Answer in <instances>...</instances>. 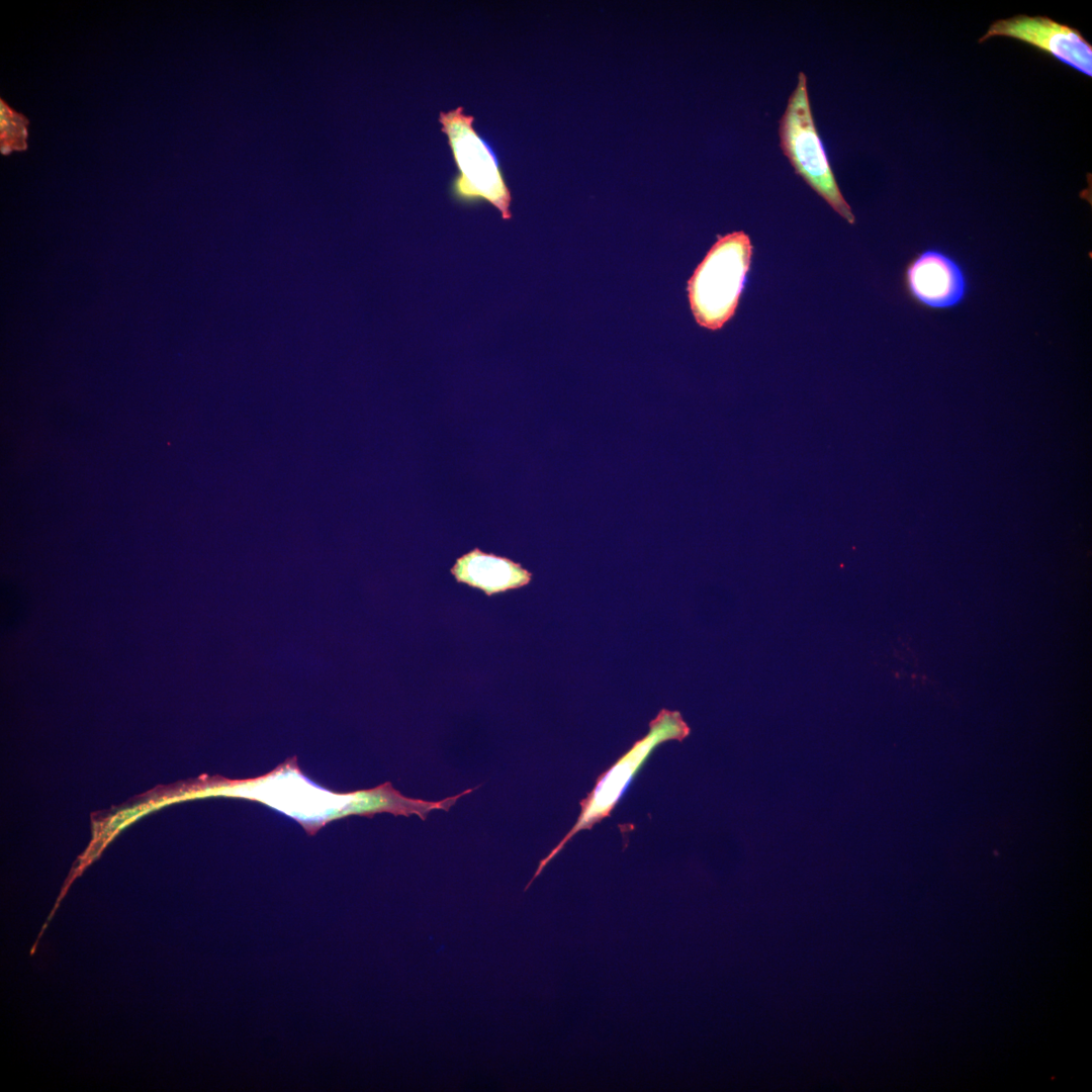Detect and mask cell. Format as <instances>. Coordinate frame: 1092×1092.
Returning a JSON list of instances; mask_svg holds the SVG:
<instances>
[{
	"label": "cell",
	"instance_id": "obj_7",
	"mask_svg": "<svg viewBox=\"0 0 1092 1092\" xmlns=\"http://www.w3.org/2000/svg\"><path fill=\"white\" fill-rule=\"evenodd\" d=\"M450 571L457 582L478 588L488 597L527 585L532 578L520 563L479 548L457 558Z\"/></svg>",
	"mask_w": 1092,
	"mask_h": 1092
},
{
	"label": "cell",
	"instance_id": "obj_1",
	"mask_svg": "<svg viewBox=\"0 0 1092 1092\" xmlns=\"http://www.w3.org/2000/svg\"><path fill=\"white\" fill-rule=\"evenodd\" d=\"M752 257L747 234L720 237L688 283L696 322L709 330L721 329L734 314L745 288Z\"/></svg>",
	"mask_w": 1092,
	"mask_h": 1092
},
{
	"label": "cell",
	"instance_id": "obj_8",
	"mask_svg": "<svg viewBox=\"0 0 1092 1092\" xmlns=\"http://www.w3.org/2000/svg\"><path fill=\"white\" fill-rule=\"evenodd\" d=\"M27 120L1 100V151L3 154L25 148Z\"/></svg>",
	"mask_w": 1092,
	"mask_h": 1092
},
{
	"label": "cell",
	"instance_id": "obj_6",
	"mask_svg": "<svg viewBox=\"0 0 1092 1092\" xmlns=\"http://www.w3.org/2000/svg\"><path fill=\"white\" fill-rule=\"evenodd\" d=\"M904 285L917 304L934 310L961 305L970 291L963 265L939 248H926L910 260L904 271Z\"/></svg>",
	"mask_w": 1092,
	"mask_h": 1092
},
{
	"label": "cell",
	"instance_id": "obj_3",
	"mask_svg": "<svg viewBox=\"0 0 1092 1092\" xmlns=\"http://www.w3.org/2000/svg\"><path fill=\"white\" fill-rule=\"evenodd\" d=\"M473 120L472 115L464 113L463 107L441 112L439 116L459 170L450 186L451 196L469 205L488 201L504 219H510V189L493 150L474 130Z\"/></svg>",
	"mask_w": 1092,
	"mask_h": 1092
},
{
	"label": "cell",
	"instance_id": "obj_4",
	"mask_svg": "<svg viewBox=\"0 0 1092 1092\" xmlns=\"http://www.w3.org/2000/svg\"><path fill=\"white\" fill-rule=\"evenodd\" d=\"M689 733V726L679 713L662 710L650 724L648 735L637 741L627 753L600 777L592 793L580 802L581 811L576 823L550 853L540 860L533 878L524 891L529 889L533 881L576 832L590 828L595 823L610 814L631 783L634 775L659 743L669 739L682 740Z\"/></svg>",
	"mask_w": 1092,
	"mask_h": 1092
},
{
	"label": "cell",
	"instance_id": "obj_9",
	"mask_svg": "<svg viewBox=\"0 0 1092 1092\" xmlns=\"http://www.w3.org/2000/svg\"><path fill=\"white\" fill-rule=\"evenodd\" d=\"M2 621L5 625L14 624L22 613V602L19 600V594L12 589H2Z\"/></svg>",
	"mask_w": 1092,
	"mask_h": 1092
},
{
	"label": "cell",
	"instance_id": "obj_5",
	"mask_svg": "<svg viewBox=\"0 0 1092 1092\" xmlns=\"http://www.w3.org/2000/svg\"><path fill=\"white\" fill-rule=\"evenodd\" d=\"M993 36H1007L1045 53L1076 71L1092 76V46L1080 30L1059 23L1048 16L1017 15L994 21L981 36L983 42Z\"/></svg>",
	"mask_w": 1092,
	"mask_h": 1092
},
{
	"label": "cell",
	"instance_id": "obj_2",
	"mask_svg": "<svg viewBox=\"0 0 1092 1092\" xmlns=\"http://www.w3.org/2000/svg\"><path fill=\"white\" fill-rule=\"evenodd\" d=\"M779 138L782 152L796 174L853 224L855 216L840 191L814 122L804 72L799 73L796 88L779 120Z\"/></svg>",
	"mask_w": 1092,
	"mask_h": 1092
}]
</instances>
